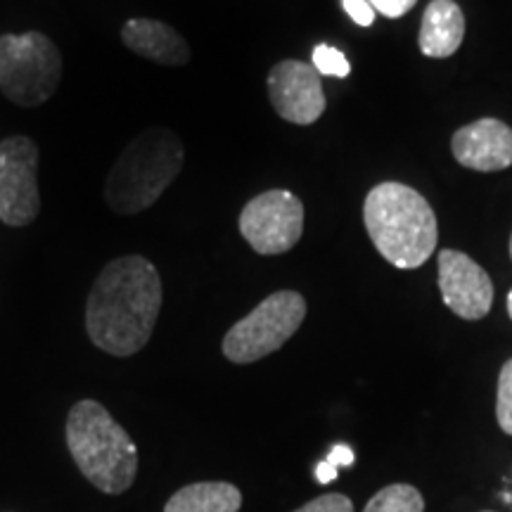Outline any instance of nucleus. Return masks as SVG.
<instances>
[{
  "instance_id": "15",
  "label": "nucleus",
  "mask_w": 512,
  "mask_h": 512,
  "mask_svg": "<svg viewBox=\"0 0 512 512\" xmlns=\"http://www.w3.org/2000/svg\"><path fill=\"white\" fill-rule=\"evenodd\" d=\"M425 501L411 484H389L370 498L363 512H422Z\"/></svg>"
},
{
  "instance_id": "2",
  "label": "nucleus",
  "mask_w": 512,
  "mask_h": 512,
  "mask_svg": "<svg viewBox=\"0 0 512 512\" xmlns=\"http://www.w3.org/2000/svg\"><path fill=\"white\" fill-rule=\"evenodd\" d=\"M363 219L370 240L389 264L411 271L427 264L439 242L437 216L418 190L380 183L368 192Z\"/></svg>"
},
{
  "instance_id": "20",
  "label": "nucleus",
  "mask_w": 512,
  "mask_h": 512,
  "mask_svg": "<svg viewBox=\"0 0 512 512\" xmlns=\"http://www.w3.org/2000/svg\"><path fill=\"white\" fill-rule=\"evenodd\" d=\"M342 5L358 27H370L375 22V10L368 0H342Z\"/></svg>"
},
{
  "instance_id": "17",
  "label": "nucleus",
  "mask_w": 512,
  "mask_h": 512,
  "mask_svg": "<svg viewBox=\"0 0 512 512\" xmlns=\"http://www.w3.org/2000/svg\"><path fill=\"white\" fill-rule=\"evenodd\" d=\"M496 418L505 434L512 437V358L505 361L498 377V399H496Z\"/></svg>"
},
{
  "instance_id": "4",
  "label": "nucleus",
  "mask_w": 512,
  "mask_h": 512,
  "mask_svg": "<svg viewBox=\"0 0 512 512\" xmlns=\"http://www.w3.org/2000/svg\"><path fill=\"white\" fill-rule=\"evenodd\" d=\"M67 448L81 475L102 494L119 496L136 482L138 448L100 401L74 403L67 415Z\"/></svg>"
},
{
  "instance_id": "16",
  "label": "nucleus",
  "mask_w": 512,
  "mask_h": 512,
  "mask_svg": "<svg viewBox=\"0 0 512 512\" xmlns=\"http://www.w3.org/2000/svg\"><path fill=\"white\" fill-rule=\"evenodd\" d=\"M313 69L323 76H335V79H347L351 74L347 57L332 46H316V50H313Z\"/></svg>"
},
{
  "instance_id": "11",
  "label": "nucleus",
  "mask_w": 512,
  "mask_h": 512,
  "mask_svg": "<svg viewBox=\"0 0 512 512\" xmlns=\"http://www.w3.org/2000/svg\"><path fill=\"white\" fill-rule=\"evenodd\" d=\"M451 152L465 169L503 171L512 166V128L498 119H479L453 133Z\"/></svg>"
},
{
  "instance_id": "1",
  "label": "nucleus",
  "mask_w": 512,
  "mask_h": 512,
  "mask_svg": "<svg viewBox=\"0 0 512 512\" xmlns=\"http://www.w3.org/2000/svg\"><path fill=\"white\" fill-rule=\"evenodd\" d=\"M164 302L162 275L150 259L128 254L102 268L86 302V332L105 354L128 358L147 347Z\"/></svg>"
},
{
  "instance_id": "8",
  "label": "nucleus",
  "mask_w": 512,
  "mask_h": 512,
  "mask_svg": "<svg viewBox=\"0 0 512 512\" xmlns=\"http://www.w3.org/2000/svg\"><path fill=\"white\" fill-rule=\"evenodd\" d=\"M38 214V145L29 136L0 140V221L10 228H24Z\"/></svg>"
},
{
  "instance_id": "6",
  "label": "nucleus",
  "mask_w": 512,
  "mask_h": 512,
  "mask_svg": "<svg viewBox=\"0 0 512 512\" xmlns=\"http://www.w3.org/2000/svg\"><path fill=\"white\" fill-rule=\"evenodd\" d=\"M306 318V299L294 290H280L245 318L238 320L223 337V356L247 366L275 354L290 342Z\"/></svg>"
},
{
  "instance_id": "3",
  "label": "nucleus",
  "mask_w": 512,
  "mask_h": 512,
  "mask_svg": "<svg viewBox=\"0 0 512 512\" xmlns=\"http://www.w3.org/2000/svg\"><path fill=\"white\" fill-rule=\"evenodd\" d=\"M185 164L183 140L164 126L145 128L128 143L105 181V202L121 216L150 209Z\"/></svg>"
},
{
  "instance_id": "22",
  "label": "nucleus",
  "mask_w": 512,
  "mask_h": 512,
  "mask_svg": "<svg viewBox=\"0 0 512 512\" xmlns=\"http://www.w3.org/2000/svg\"><path fill=\"white\" fill-rule=\"evenodd\" d=\"M508 313H510V318H512V290L508 294Z\"/></svg>"
},
{
  "instance_id": "12",
  "label": "nucleus",
  "mask_w": 512,
  "mask_h": 512,
  "mask_svg": "<svg viewBox=\"0 0 512 512\" xmlns=\"http://www.w3.org/2000/svg\"><path fill=\"white\" fill-rule=\"evenodd\" d=\"M121 43L131 53L162 67H185L192 57L188 41L174 27L150 17L128 19L121 27Z\"/></svg>"
},
{
  "instance_id": "18",
  "label": "nucleus",
  "mask_w": 512,
  "mask_h": 512,
  "mask_svg": "<svg viewBox=\"0 0 512 512\" xmlns=\"http://www.w3.org/2000/svg\"><path fill=\"white\" fill-rule=\"evenodd\" d=\"M294 512H354V503L344 494H325L313 498L311 503L302 505V508Z\"/></svg>"
},
{
  "instance_id": "19",
  "label": "nucleus",
  "mask_w": 512,
  "mask_h": 512,
  "mask_svg": "<svg viewBox=\"0 0 512 512\" xmlns=\"http://www.w3.org/2000/svg\"><path fill=\"white\" fill-rule=\"evenodd\" d=\"M368 3L373 5V10L380 12V15L389 19H399L403 15H408V12L418 5V0H368Z\"/></svg>"
},
{
  "instance_id": "10",
  "label": "nucleus",
  "mask_w": 512,
  "mask_h": 512,
  "mask_svg": "<svg viewBox=\"0 0 512 512\" xmlns=\"http://www.w3.org/2000/svg\"><path fill=\"white\" fill-rule=\"evenodd\" d=\"M439 290L448 309L465 320H482L494 304L489 273L456 249L439 252Z\"/></svg>"
},
{
  "instance_id": "23",
  "label": "nucleus",
  "mask_w": 512,
  "mask_h": 512,
  "mask_svg": "<svg viewBox=\"0 0 512 512\" xmlns=\"http://www.w3.org/2000/svg\"><path fill=\"white\" fill-rule=\"evenodd\" d=\"M510 259H512V235H510Z\"/></svg>"
},
{
  "instance_id": "14",
  "label": "nucleus",
  "mask_w": 512,
  "mask_h": 512,
  "mask_svg": "<svg viewBox=\"0 0 512 512\" xmlns=\"http://www.w3.org/2000/svg\"><path fill=\"white\" fill-rule=\"evenodd\" d=\"M242 494L228 482H197L178 489L164 512H240Z\"/></svg>"
},
{
  "instance_id": "21",
  "label": "nucleus",
  "mask_w": 512,
  "mask_h": 512,
  "mask_svg": "<svg viewBox=\"0 0 512 512\" xmlns=\"http://www.w3.org/2000/svg\"><path fill=\"white\" fill-rule=\"evenodd\" d=\"M354 451H351V448L347 446V444H339V446H335L332 448V451L328 453V463L332 465V467H349V465H354Z\"/></svg>"
},
{
  "instance_id": "9",
  "label": "nucleus",
  "mask_w": 512,
  "mask_h": 512,
  "mask_svg": "<svg viewBox=\"0 0 512 512\" xmlns=\"http://www.w3.org/2000/svg\"><path fill=\"white\" fill-rule=\"evenodd\" d=\"M268 98L280 119L297 126H309L325 112V93L320 74L313 64L283 60L268 72Z\"/></svg>"
},
{
  "instance_id": "13",
  "label": "nucleus",
  "mask_w": 512,
  "mask_h": 512,
  "mask_svg": "<svg viewBox=\"0 0 512 512\" xmlns=\"http://www.w3.org/2000/svg\"><path fill=\"white\" fill-rule=\"evenodd\" d=\"M465 38V15L453 0H432L422 15L420 50L422 55L444 60L456 55Z\"/></svg>"
},
{
  "instance_id": "7",
  "label": "nucleus",
  "mask_w": 512,
  "mask_h": 512,
  "mask_svg": "<svg viewBox=\"0 0 512 512\" xmlns=\"http://www.w3.org/2000/svg\"><path fill=\"white\" fill-rule=\"evenodd\" d=\"M238 223L256 254H285L302 240L304 204L290 190H266L245 204Z\"/></svg>"
},
{
  "instance_id": "5",
  "label": "nucleus",
  "mask_w": 512,
  "mask_h": 512,
  "mask_svg": "<svg viewBox=\"0 0 512 512\" xmlns=\"http://www.w3.org/2000/svg\"><path fill=\"white\" fill-rule=\"evenodd\" d=\"M62 81V55L53 38L41 31L0 36V93L12 105H43Z\"/></svg>"
}]
</instances>
